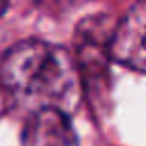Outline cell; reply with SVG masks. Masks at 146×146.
<instances>
[{"mask_svg": "<svg viewBox=\"0 0 146 146\" xmlns=\"http://www.w3.org/2000/svg\"><path fill=\"white\" fill-rule=\"evenodd\" d=\"M0 84L16 105L30 112L59 110L68 114L82 96V80L73 55L39 39L21 41L5 52Z\"/></svg>", "mask_w": 146, "mask_h": 146, "instance_id": "1", "label": "cell"}, {"mask_svg": "<svg viewBox=\"0 0 146 146\" xmlns=\"http://www.w3.org/2000/svg\"><path fill=\"white\" fill-rule=\"evenodd\" d=\"M114 34V23L107 16H89L78 25L75 32V50L73 59L82 80V89L89 91L94 103L98 105L110 89V41Z\"/></svg>", "mask_w": 146, "mask_h": 146, "instance_id": "2", "label": "cell"}, {"mask_svg": "<svg viewBox=\"0 0 146 146\" xmlns=\"http://www.w3.org/2000/svg\"><path fill=\"white\" fill-rule=\"evenodd\" d=\"M110 52L121 66L146 73V0H139L114 25Z\"/></svg>", "mask_w": 146, "mask_h": 146, "instance_id": "3", "label": "cell"}, {"mask_svg": "<svg viewBox=\"0 0 146 146\" xmlns=\"http://www.w3.org/2000/svg\"><path fill=\"white\" fill-rule=\"evenodd\" d=\"M21 146H80L68 114L59 110L32 112L23 125Z\"/></svg>", "mask_w": 146, "mask_h": 146, "instance_id": "4", "label": "cell"}, {"mask_svg": "<svg viewBox=\"0 0 146 146\" xmlns=\"http://www.w3.org/2000/svg\"><path fill=\"white\" fill-rule=\"evenodd\" d=\"M7 5H9V0H0V16L5 14V9H7Z\"/></svg>", "mask_w": 146, "mask_h": 146, "instance_id": "5", "label": "cell"}]
</instances>
